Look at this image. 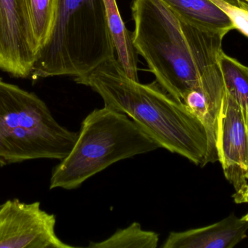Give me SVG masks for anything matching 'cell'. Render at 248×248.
I'll list each match as a JSON object with an SVG mask.
<instances>
[{"instance_id":"ac0fdd59","label":"cell","mask_w":248,"mask_h":248,"mask_svg":"<svg viewBox=\"0 0 248 248\" xmlns=\"http://www.w3.org/2000/svg\"><path fill=\"white\" fill-rule=\"evenodd\" d=\"M223 1L248 11V0H223Z\"/></svg>"},{"instance_id":"52a82bcc","label":"cell","mask_w":248,"mask_h":248,"mask_svg":"<svg viewBox=\"0 0 248 248\" xmlns=\"http://www.w3.org/2000/svg\"><path fill=\"white\" fill-rule=\"evenodd\" d=\"M37 54L26 0H0V69L18 78L31 77Z\"/></svg>"},{"instance_id":"ba28073f","label":"cell","mask_w":248,"mask_h":248,"mask_svg":"<svg viewBox=\"0 0 248 248\" xmlns=\"http://www.w3.org/2000/svg\"><path fill=\"white\" fill-rule=\"evenodd\" d=\"M217 154L236 191L248 182V126L237 100L225 91L218 122Z\"/></svg>"},{"instance_id":"8fae6325","label":"cell","mask_w":248,"mask_h":248,"mask_svg":"<svg viewBox=\"0 0 248 248\" xmlns=\"http://www.w3.org/2000/svg\"><path fill=\"white\" fill-rule=\"evenodd\" d=\"M181 20L202 30L226 35L234 29L227 14L212 0H161Z\"/></svg>"},{"instance_id":"277c9868","label":"cell","mask_w":248,"mask_h":248,"mask_svg":"<svg viewBox=\"0 0 248 248\" xmlns=\"http://www.w3.org/2000/svg\"><path fill=\"white\" fill-rule=\"evenodd\" d=\"M160 148L127 115L105 107L81 123L70 154L52 170L49 189L73 190L117 162Z\"/></svg>"},{"instance_id":"6da1fadb","label":"cell","mask_w":248,"mask_h":248,"mask_svg":"<svg viewBox=\"0 0 248 248\" xmlns=\"http://www.w3.org/2000/svg\"><path fill=\"white\" fill-rule=\"evenodd\" d=\"M131 40L156 81L175 99L221 74L218 56L225 35L181 20L161 0H134Z\"/></svg>"},{"instance_id":"9a60e30c","label":"cell","mask_w":248,"mask_h":248,"mask_svg":"<svg viewBox=\"0 0 248 248\" xmlns=\"http://www.w3.org/2000/svg\"><path fill=\"white\" fill-rule=\"evenodd\" d=\"M159 234L142 230L141 224L134 222L125 229L118 230L102 242H90L89 248H156Z\"/></svg>"},{"instance_id":"7a4b0ae2","label":"cell","mask_w":248,"mask_h":248,"mask_svg":"<svg viewBox=\"0 0 248 248\" xmlns=\"http://www.w3.org/2000/svg\"><path fill=\"white\" fill-rule=\"evenodd\" d=\"M74 80L100 95L105 107L129 116L160 148L196 165L208 164L209 141L205 127L156 80L141 84L132 80L116 58Z\"/></svg>"},{"instance_id":"5bb4252c","label":"cell","mask_w":248,"mask_h":248,"mask_svg":"<svg viewBox=\"0 0 248 248\" xmlns=\"http://www.w3.org/2000/svg\"><path fill=\"white\" fill-rule=\"evenodd\" d=\"M58 1L26 0L29 24L38 52L43 48L50 36L55 21Z\"/></svg>"},{"instance_id":"9c48e42d","label":"cell","mask_w":248,"mask_h":248,"mask_svg":"<svg viewBox=\"0 0 248 248\" xmlns=\"http://www.w3.org/2000/svg\"><path fill=\"white\" fill-rule=\"evenodd\" d=\"M248 221L234 214L212 225L173 231L161 248H232L247 237Z\"/></svg>"},{"instance_id":"5b68a950","label":"cell","mask_w":248,"mask_h":248,"mask_svg":"<svg viewBox=\"0 0 248 248\" xmlns=\"http://www.w3.org/2000/svg\"><path fill=\"white\" fill-rule=\"evenodd\" d=\"M78 135L60 125L34 93L0 77V167L30 160H63Z\"/></svg>"},{"instance_id":"2e32d148","label":"cell","mask_w":248,"mask_h":248,"mask_svg":"<svg viewBox=\"0 0 248 248\" xmlns=\"http://www.w3.org/2000/svg\"><path fill=\"white\" fill-rule=\"evenodd\" d=\"M230 17L234 29L248 37V11L240 7L232 5L223 0H212Z\"/></svg>"},{"instance_id":"e0dca14e","label":"cell","mask_w":248,"mask_h":248,"mask_svg":"<svg viewBox=\"0 0 248 248\" xmlns=\"http://www.w3.org/2000/svg\"><path fill=\"white\" fill-rule=\"evenodd\" d=\"M233 198L236 203H248V182L247 184L240 188L239 190L236 191L235 193L233 195ZM243 218L248 221V212L244 217H243Z\"/></svg>"},{"instance_id":"30bf717a","label":"cell","mask_w":248,"mask_h":248,"mask_svg":"<svg viewBox=\"0 0 248 248\" xmlns=\"http://www.w3.org/2000/svg\"><path fill=\"white\" fill-rule=\"evenodd\" d=\"M225 93L222 74L205 80L189 90L182 102L205 127L209 141L208 163L218 161L217 141L218 122L223 97Z\"/></svg>"},{"instance_id":"3957f363","label":"cell","mask_w":248,"mask_h":248,"mask_svg":"<svg viewBox=\"0 0 248 248\" xmlns=\"http://www.w3.org/2000/svg\"><path fill=\"white\" fill-rule=\"evenodd\" d=\"M104 0H58L50 36L31 77L86 75L115 58Z\"/></svg>"},{"instance_id":"8992f818","label":"cell","mask_w":248,"mask_h":248,"mask_svg":"<svg viewBox=\"0 0 248 248\" xmlns=\"http://www.w3.org/2000/svg\"><path fill=\"white\" fill-rule=\"evenodd\" d=\"M56 216L39 202L10 199L0 205V248H74L55 232Z\"/></svg>"},{"instance_id":"4fadbf2b","label":"cell","mask_w":248,"mask_h":248,"mask_svg":"<svg viewBox=\"0 0 248 248\" xmlns=\"http://www.w3.org/2000/svg\"><path fill=\"white\" fill-rule=\"evenodd\" d=\"M218 64L225 91L240 104L248 126V66L221 51Z\"/></svg>"},{"instance_id":"7c38bea8","label":"cell","mask_w":248,"mask_h":248,"mask_svg":"<svg viewBox=\"0 0 248 248\" xmlns=\"http://www.w3.org/2000/svg\"><path fill=\"white\" fill-rule=\"evenodd\" d=\"M104 1L118 61L128 77L139 81L138 53L133 45L131 34L122 20L116 0H104Z\"/></svg>"}]
</instances>
